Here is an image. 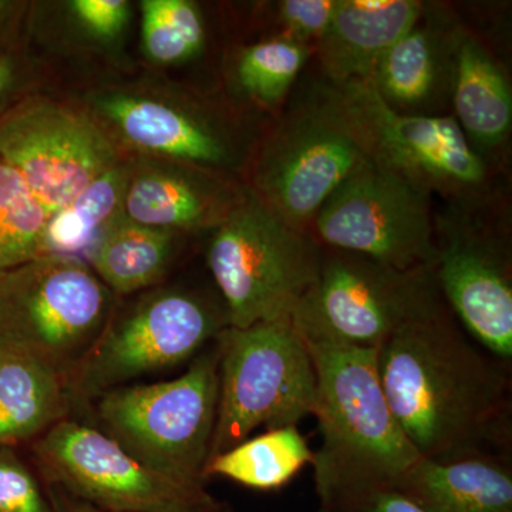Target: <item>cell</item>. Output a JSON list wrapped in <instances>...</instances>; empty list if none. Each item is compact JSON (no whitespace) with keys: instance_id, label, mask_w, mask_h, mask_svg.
<instances>
[{"instance_id":"obj_1","label":"cell","mask_w":512,"mask_h":512,"mask_svg":"<svg viewBox=\"0 0 512 512\" xmlns=\"http://www.w3.org/2000/svg\"><path fill=\"white\" fill-rule=\"evenodd\" d=\"M508 365L478 346L447 306L377 349L387 403L421 458L511 456Z\"/></svg>"},{"instance_id":"obj_2","label":"cell","mask_w":512,"mask_h":512,"mask_svg":"<svg viewBox=\"0 0 512 512\" xmlns=\"http://www.w3.org/2000/svg\"><path fill=\"white\" fill-rule=\"evenodd\" d=\"M82 109L124 157L192 165L244 183L264 134L242 107L175 84L99 87Z\"/></svg>"},{"instance_id":"obj_3","label":"cell","mask_w":512,"mask_h":512,"mask_svg":"<svg viewBox=\"0 0 512 512\" xmlns=\"http://www.w3.org/2000/svg\"><path fill=\"white\" fill-rule=\"evenodd\" d=\"M301 336L316 375L313 416L322 446L312 466L319 500L345 488L396 484L420 456L387 403L377 349Z\"/></svg>"},{"instance_id":"obj_4","label":"cell","mask_w":512,"mask_h":512,"mask_svg":"<svg viewBox=\"0 0 512 512\" xmlns=\"http://www.w3.org/2000/svg\"><path fill=\"white\" fill-rule=\"evenodd\" d=\"M218 339L168 382L124 384L93 404L97 427L130 456L164 476L205 485L220 393Z\"/></svg>"},{"instance_id":"obj_5","label":"cell","mask_w":512,"mask_h":512,"mask_svg":"<svg viewBox=\"0 0 512 512\" xmlns=\"http://www.w3.org/2000/svg\"><path fill=\"white\" fill-rule=\"evenodd\" d=\"M320 258L322 245L286 224L247 185L207 249L229 328L292 318L318 278Z\"/></svg>"},{"instance_id":"obj_6","label":"cell","mask_w":512,"mask_h":512,"mask_svg":"<svg viewBox=\"0 0 512 512\" xmlns=\"http://www.w3.org/2000/svg\"><path fill=\"white\" fill-rule=\"evenodd\" d=\"M326 84L342 123L370 163L443 202L495 194V170L471 148L453 116L396 113L372 80Z\"/></svg>"},{"instance_id":"obj_7","label":"cell","mask_w":512,"mask_h":512,"mask_svg":"<svg viewBox=\"0 0 512 512\" xmlns=\"http://www.w3.org/2000/svg\"><path fill=\"white\" fill-rule=\"evenodd\" d=\"M116 309V295L76 256L42 255L0 271V342L33 353L67 383Z\"/></svg>"},{"instance_id":"obj_8","label":"cell","mask_w":512,"mask_h":512,"mask_svg":"<svg viewBox=\"0 0 512 512\" xmlns=\"http://www.w3.org/2000/svg\"><path fill=\"white\" fill-rule=\"evenodd\" d=\"M365 160L323 80L266 128L245 183L286 224L311 234L322 205Z\"/></svg>"},{"instance_id":"obj_9","label":"cell","mask_w":512,"mask_h":512,"mask_svg":"<svg viewBox=\"0 0 512 512\" xmlns=\"http://www.w3.org/2000/svg\"><path fill=\"white\" fill-rule=\"evenodd\" d=\"M218 343L220 393L210 458L249 439L258 427L298 426L315 412V369L292 318L228 326Z\"/></svg>"},{"instance_id":"obj_10","label":"cell","mask_w":512,"mask_h":512,"mask_svg":"<svg viewBox=\"0 0 512 512\" xmlns=\"http://www.w3.org/2000/svg\"><path fill=\"white\" fill-rule=\"evenodd\" d=\"M446 305L434 268L397 269L322 247L319 274L292 315L303 336L379 349L393 333Z\"/></svg>"},{"instance_id":"obj_11","label":"cell","mask_w":512,"mask_h":512,"mask_svg":"<svg viewBox=\"0 0 512 512\" xmlns=\"http://www.w3.org/2000/svg\"><path fill=\"white\" fill-rule=\"evenodd\" d=\"M441 295L468 336L495 359L512 360V247L507 212L485 200L444 202L434 211Z\"/></svg>"},{"instance_id":"obj_12","label":"cell","mask_w":512,"mask_h":512,"mask_svg":"<svg viewBox=\"0 0 512 512\" xmlns=\"http://www.w3.org/2000/svg\"><path fill=\"white\" fill-rule=\"evenodd\" d=\"M228 328L225 306L200 293L160 289L114 312L90 355L70 377V400L82 406L137 377L195 359Z\"/></svg>"},{"instance_id":"obj_13","label":"cell","mask_w":512,"mask_h":512,"mask_svg":"<svg viewBox=\"0 0 512 512\" xmlns=\"http://www.w3.org/2000/svg\"><path fill=\"white\" fill-rule=\"evenodd\" d=\"M43 483L111 512H231L205 485L151 470L109 436L67 417L30 444Z\"/></svg>"},{"instance_id":"obj_14","label":"cell","mask_w":512,"mask_h":512,"mask_svg":"<svg viewBox=\"0 0 512 512\" xmlns=\"http://www.w3.org/2000/svg\"><path fill=\"white\" fill-rule=\"evenodd\" d=\"M433 198L363 161L312 222L322 247L369 256L397 269L434 268Z\"/></svg>"},{"instance_id":"obj_15","label":"cell","mask_w":512,"mask_h":512,"mask_svg":"<svg viewBox=\"0 0 512 512\" xmlns=\"http://www.w3.org/2000/svg\"><path fill=\"white\" fill-rule=\"evenodd\" d=\"M123 157L83 109L30 97L0 114V158L49 217Z\"/></svg>"},{"instance_id":"obj_16","label":"cell","mask_w":512,"mask_h":512,"mask_svg":"<svg viewBox=\"0 0 512 512\" xmlns=\"http://www.w3.org/2000/svg\"><path fill=\"white\" fill-rule=\"evenodd\" d=\"M467 26L450 6L426 2L416 23L377 64L373 87L404 116L451 114L458 49Z\"/></svg>"},{"instance_id":"obj_17","label":"cell","mask_w":512,"mask_h":512,"mask_svg":"<svg viewBox=\"0 0 512 512\" xmlns=\"http://www.w3.org/2000/svg\"><path fill=\"white\" fill-rule=\"evenodd\" d=\"M128 158L124 215L146 227L180 235L212 232L227 220L247 191L244 181L192 165Z\"/></svg>"},{"instance_id":"obj_18","label":"cell","mask_w":512,"mask_h":512,"mask_svg":"<svg viewBox=\"0 0 512 512\" xmlns=\"http://www.w3.org/2000/svg\"><path fill=\"white\" fill-rule=\"evenodd\" d=\"M424 6L420 0H338L313 49L326 82L372 80L377 64L412 28Z\"/></svg>"},{"instance_id":"obj_19","label":"cell","mask_w":512,"mask_h":512,"mask_svg":"<svg viewBox=\"0 0 512 512\" xmlns=\"http://www.w3.org/2000/svg\"><path fill=\"white\" fill-rule=\"evenodd\" d=\"M451 114L471 148L497 170L512 131L510 76L487 43L468 28L458 49Z\"/></svg>"},{"instance_id":"obj_20","label":"cell","mask_w":512,"mask_h":512,"mask_svg":"<svg viewBox=\"0 0 512 512\" xmlns=\"http://www.w3.org/2000/svg\"><path fill=\"white\" fill-rule=\"evenodd\" d=\"M393 487L427 512H512L511 456L420 457Z\"/></svg>"},{"instance_id":"obj_21","label":"cell","mask_w":512,"mask_h":512,"mask_svg":"<svg viewBox=\"0 0 512 512\" xmlns=\"http://www.w3.org/2000/svg\"><path fill=\"white\" fill-rule=\"evenodd\" d=\"M70 412L67 380L28 350L0 342V448L32 444Z\"/></svg>"},{"instance_id":"obj_22","label":"cell","mask_w":512,"mask_h":512,"mask_svg":"<svg viewBox=\"0 0 512 512\" xmlns=\"http://www.w3.org/2000/svg\"><path fill=\"white\" fill-rule=\"evenodd\" d=\"M180 234L150 228L119 215L104 229L84 261L114 295L153 288L170 268Z\"/></svg>"},{"instance_id":"obj_23","label":"cell","mask_w":512,"mask_h":512,"mask_svg":"<svg viewBox=\"0 0 512 512\" xmlns=\"http://www.w3.org/2000/svg\"><path fill=\"white\" fill-rule=\"evenodd\" d=\"M312 53L313 47L284 37H266L241 47L229 69V87L249 109L276 117L291 99Z\"/></svg>"},{"instance_id":"obj_24","label":"cell","mask_w":512,"mask_h":512,"mask_svg":"<svg viewBox=\"0 0 512 512\" xmlns=\"http://www.w3.org/2000/svg\"><path fill=\"white\" fill-rule=\"evenodd\" d=\"M315 451L298 426L265 431L210 458L204 480L218 476L258 491L285 487L299 471L312 466Z\"/></svg>"},{"instance_id":"obj_25","label":"cell","mask_w":512,"mask_h":512,"mask_svg":"<svg viewBox=\"0 0 512 512\" xmlns=\"http://www.w3.org/2000/svg\"><path fill=\"white\" fill-rule=\"evenodd\" d=\"M128 175L130 158L123 157L50 215L43 255L76 256L84 261L101 232L123 214Z\"/></svg>"},{"instance_id":"obj_26","label":"cell","mask_w":512,"mask_h":512,"mask_svg":"<svg viewBox=\"0 0 512 512\" xmlns=\"http://www.w3.org/2000/svg\"><path fill=\"white\" fill-rule=\"evenodd\" d=\"M141 45L151 63L178 66L200 56L207 28L200 5L191 0H143Z\"/></svg>"},{"instance_id":"obj_27","label":"cell","mask_w":512,"mask_h":512,"mask_svg":"<svg viewBox=\"0 0 512 512\" xmlns=\"http://www.w3.org/2000/svg\"><path fill=\"white\" fill-rule=\"evenodd\" d=\"M47 221L28 184L0 158V271L43 255Z\"/></svg>"},{"instance_id":"obj_28","label":"cell","mask_w":512,"mask_h":512,"mask_svg":"<svg viewBox=\"0 0 512 512\" xmlns=\"http://www.w3.org/2000/svg\"><path fill=\"white\" fill-rule=\"evenodd\" d=\"M62 6L73 32L94 46L116 45L133 18V6L127 0H72Z\"/></svg>"},{"instance_id":"obj_29","label":"cell","mask_w":512,"mask_h":512,"mask_svg":"<svg viewBox=\"0 0 512 512\" xmlns=\"http://www.w3.org/2000/svg\"><path fill=\"white\" fill-rule=\"evenodd\" d=\"M0 512H56L47 485L16 448H0Z\"/></svg>"},{"instance_id":"obj_30","label":"cell","mask_w":512,"mask_h":512,"mask_svg":"<svg viewBox=\"0 0 512 512\" xmlns=\"http://www.w3.org/2000/svg\"><path fill=\"white\" fill-rule=\"evenodd\" d=\"M338 0H281L269 3L274 32L268 37H284L315 49L328 28Z\"/></svg>"},{"instance_id":"obj_31","label":"cell","mask_w":512,"mask_h":512,"mask_svg":"<svg viewBox=\"0 0 512 512\" xmlns=\"http://www.w3.org/2000/svg\"><path fill=\"white\" fill-rule=\"evenodd\" d=\"M320 512H427L393 485L345 488L320 498Z\"/></svg>"},{"instance_id":"obj_32","label":"cell","mask_w":512,"mask_h":512,"mask_svg":"<svg viewBox=\"0 0 512 512\" xmlns=\"http://www.w3.org/2000/svg\"><path fill=\"white\" fill-rule=\"evenodd\" d=\"M20 76L19 63L10 53L0 55V110L8 103L18 87Z\"/></svg>"},{"instance_id":"obj_33","label":"cell","mask_w":512,"mask_h":512,"mask_svg":"<svg viewBox=\"0 0 512 512\" xmlns=\"http://www.w3.org/2000/svg\"><path fill=\"white\" fill-rule=\"evenodd\" d=\"M26 9V3L10 2V0H0V55L6 40L12 35L13 29L18 26L20 18H22L23 10Z\"/></svg>"},{"instance_id":"obj_34","label":"cell","mask_w":512,"mask_h":512,"mask_svg":"<svg viewBox=\"0 0 512 512\" xmlns=\"http://www.w3.org/2000/svg\"><path fill=\"white\" fill-rule=\"evenodd\" d=\"M47 490H49L56 512H111L100 510V508L93 507V505L84 503L82 500H77L72 495L64 493L60 488L52 487V485H47Z\"/></svg>"}]
</instances>
